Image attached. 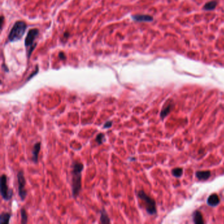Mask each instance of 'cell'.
I'll return each instance as SVG.
<instances>
[{
  "label": "cell",
  "instance_id": "cell-13",
  "mask_svg": "<svg viewBox=\"0 0 224 224\" xmlns=\"http://www.w3.org/2000/svg\"><path fill=\"white\" fill-rule=\"evenodd\" d=\"M100 221L101 223H110V220L108 216L107 215V212L105 210H102L101 211V217H100Z\"/></svg>",
  "mask_w": 224,
  "mask_h": 224
},
{
  "label": "cell",
  "instance_id": "cell-4",
  "mask_svg": "<svg viewBox=\"0 0 224 224\" xmlns=\"http://www.w3.org/2000/svg\"><path fill=\"white\" fill-rule=\"evenodd\" d=\"M38 35V30H37L36 28L30 30L27 34L26 38V40H25V45H26L28 57L30 56V55L31 54V53L34 49V45H34V43Z\"/></svg>",
  "mask_w": 224,
  "mask_h": 224
},
{
  "label": "cell",
  "instance_id": "cell-10",
  "mask_svg": "<svg viewBox=\"0 0 224 224\" xmlns=\"http://www.w3.org/2000/svg\"><path fill=\"white\" fill-rule=\"evenodd\" d=\"M211 173L210 171H198L196 173V176L200 180H206L210 176Z\"/></svg>",
  "mask_w": 224,
  "mask_h": 224
},
{
  "label": "cell",
  "instance_id": "cell-18",
  "mask_svg": "<svg viewBox=\"0 0 224 224\" xmlns=\"http://www.w3.org/2000/svg\"><path fill=\"white\" fill-rule=\"evenodd\" d=\"M105 135H104L103 133H99V134L97 135V137L95 138V141L99 145H101L103 143L104 139H105Z\"/></svg>",
  "mask_w": 224,
  "mask_h": 224
},
{
  "label": "cell",
  "instance_id": "cell-16",
  "mask_svg": "<svg viewBox=\"0 0 224 224\" xmlns=\"http://www.w3.org/2000/svg\"><path fill=\"white\" fill-rule=\"evenodd\" d=\"M20 216H21V223L24 224L28 222V215L26 210L24 208L20 210Z\"/></svg>",
  "mask_w": 224,
  "mask_h": 224
},
{
  "label": "cell",
  "instance_id": "cell-12",
  "mask_svg": "<svg viewBox=\"0 0 224 224\" xmlns=\"http://www.w3.org/2000/svg\"><path fill=\"white\" fill-rule=\"evenodd\" d=\"M172 107H173V103H170L168 104V105H166V107H164L162 108V110L160 113V116L162 117V118H164L166 117L168 114H169L171 111V110H172Z\"/></svg>",
  "mask_w": 224,
  "mask_h": 224
},
{
  "label": "cell",
  "instance_id": "cell-5",
  "mask_svg": "<svg viewBox=\"0 0 224 224\" xmlns=\"http://www.w3.org/2000/svg\"><path fill=\"white\" fill-rule=\"evenodd\" d=\"M1 194L4 200H9L13 197V190L9 189L7 175L3 174L1 177Z\"/></svg>",
  "mask_w": 224,
  "mask_h": 224
},
{
  "label": "cell",
  "instance_id": "cell-3",
  "mask_svg": "<svg viewBox=\"0 0 224 224\" xmlns=\"http://www.w3.org/2000/svg\"><path fill=\"white\" fill-rule=\"evenodd\" d=\"M137 196L140 199H141L144 202L145 208L149 214L152 215V214L156 213V203L152 198L147 195L143 191H139L137 193Z\"/></svg>",
  "mask_w": 224,
  "mask_h": 224
},
{
  "label": "cell",
  "instance_id": "cell-14",
  "mask_svg": "<svg viewBox=\"0 0 224 224\" xmlns=\"http://www.w3.org/2000/svg\"><path fill=\"white\" fill-rule=\"evenodd\" d=\"M217 4H218V3H217V1H211L207 2L204 5L203 9H204V10L206 11H212L216 7Z\"/></svg>",
  "mask_w": 224,
  "mask_h": 224
},
{
  "label": "cell",
  "instance_id": "cell-17",
  "mask_svg": "<svg viewBox=\"0 0 224 224\" xmlns=\"http://www.w3.org/2000/svg\"><path fill=\"white\" fill-rule=\"evenodd\" d=\"M172 174L174 175L175 177H179L183 174V169L181 168H174V170H172Z\"/></svg>",
  "mask_w": 224,
  "mask_h": 224
},
{
  "label": "cell",
  "instance_id": "cell-2",
  "mask_svg": "<svg viewBox=\"0 0 224 224\" xmlns=\"http://www.w3.org/2000/svg\"><path fill=\"white\" fill-rule=\"evenodd\" d=\"M26 28V23L22 21L17 22L11 30L10 33L9 34V40L12 42L19 40L24 36Z\"/></svg>",
  "mask_w": 224,
  "mask_h": 224
},
{
  "label": "cell",
  "instance_id": "cell-19",
  "mask_svg": "<svg viewBox=\"0 0 224 224\" xmlns=\"http://www.w3.org/2000/svg\"><path fill=\"white\" fill-rule=\"evenodd\" d=\"M112 121H107V122H105V124H104V128H109L112 126Z\"/></svg>",
  "mask_w": 224,
  "mask_h": 224
},
{
  "label": "cell",
  "instance_id": "cell-1",
  "mask_svg": "<svg viewBox=\"0 0 224 224\" xmlns=\"http://www.w3.org/2000/svg\"><path fill=\"white\" fill-rule=\"evenodd\" d=\"M72 172V187L73 197H76L79 194L82 187V172L84 170L83 164L75 162L73 164Z\"/></svg>",
  "mask_w": 224,
  "mask_h": 224
},
{
  "label": "cell",
  "instance_id": "cell-7",
  "mask_svg": "<svg viewBox=\"0 0 224 224\" xmlns=\"http://www.w3.org/2000/svg\"><path fill=\"white\" fill-rule=\"evenodd\" d=\"M41 149V143L40 142H37L34 145L33 149H32V160L34 162L37 163L38 160V155L40 153Z\"/></svg>",
  "mask_w": 224,
  "mask_h": 224
},
{
  "label": "cell",
  "instance_id": "cell-9",
  "mask_svg": "<svg viewBox=\"0 0 224 224\" xmlns=\"http://www.w3.org/2000/svg\"><path fill=\"white\" fill-rule=\"evenodd\" d=\"M220 198L216 194H212L208 198L207 202L210 206H216L220 203Z\"/></svg>",
  "mask_w": 224,
  "mask_h": 224
},
{
  "label": "cell",
  "instance_id": "cell-15",
  "mask_svg": "<svg viewBox=\"0 0 224 224\" xmlns=\"http://www.w3.org/2000/svg\"><path fill=\"white\" fill-rule=\"evenodd\" d=\"M11 214L7 213V212H3L1 214V217H0V223L4 224V223H8L9 222V220L11 218Z\"/></svg>",
  "mask_w": 224,
  "mask_h": 224
},
{
  "label": "cell",
  "instance_id": "cell-6",
  "mask_svg": "<svg viewBox=\"0 0 224 224\" xmlns=\"http://www.w3.org/2000/svg\"><path fill=\"white\" fill-rule=\"evenodd\" d=\"M17 179H18V195L20 199L24 200L26 197L27 193L26 190L25 189V185H26V179L24 176V174L22 171H20L17 174Z\"/></svg>",
  "mask_w": 224,
  "mask_h": 224
},
{
  "label": "cell",
  "instance_id": "cell-11",
  "mask_svg": "<svg viewBox=\"0 0 224 224\" xmlns=\"http://www.w3.org/2000/svg\"><path fill=\"white\" fill-rule=\"evenodd\" d=\"M193 220L194 222L197 224H202L204 223L203 220V218L202 214L199 211H196L193 215Z\"/></svg>",
  "mask_w": 224,
  "mask_h": 224
},
{
  "label": "cell",
  "instance_id": "cell-8",
  "mask_svg": "<svg viewBox=\"0 0 224 224\" xmlns=\"http://www.w3.org/2000/svg\"><path fill=\"white\" fill-rule=\"evenodd\" d=\"M132 18L138 22H151L153 20V17L148 15H136L132 16Z\"/></svg>",
  "mask_w": 224,
  "mask_h": 224
}]
</instances>
